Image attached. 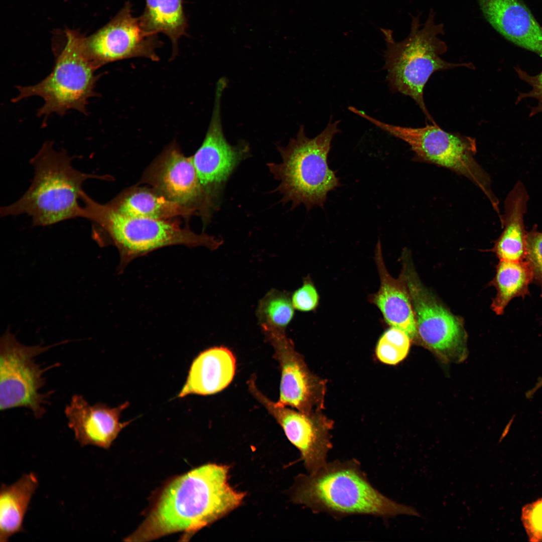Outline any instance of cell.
Returning <instances> with one entry per match:
<instances>
[{"mask_svg":"<svg viewBox=\"0 0 542 542\" xmlns=\"http://www.w3.org/2000/svg\"><path fill=\"white\" fill-rule=\"evenodd\" d=\"M528 195L523 184L518 181L504 202V213L501 216L503 231L491 250L499 260H524L527 250V234L524 216Z\"/></svg>","mask_w":542,"mask_h":542,"instance_id":"obj_20","label":"cell"},{"mask_svg":"<svg viewBox=\"0 0 542 542\" xmlns=\"http://www.w3.org/2000/svg\"><path fill=\"white\" fill-rule=\"evenodd\" d=\"M435 18L432 10L423 25L419 16H412L409 34L398 42L394 40L391 31L382 30L387 44L384 68L390 89L414 99L432 124L436 123L427 110L423 95L432 74L458 67H473L470 63H451L440 57L447 46L439 37L444 34V26L437 24Z\"/></svg>","mask_w":542,"mask_h":542,"instance_id":"obj_6","label":"cell"},{"mask_svg":"<svg viewBox=\"0 0 542 542\" xmlns=\"http://www.w3.org/2000/svg\"><path fill=\"white\" fill-rule=\"evenodd\" d=\"M248 385L250 393L276 420L288 440L299 450L309 473L324 465L333 447L330 434L332 422L318 411L306 414L273 401L259 390L253 378L248 381Z\"/></svg>","mask_w":542,"mask_h":542,"instance_id":"obj_14","label":"cell"},{"mask_svg":"<svg viewBox=\"0 0 542 542\" xmlns=\"http://www.w3.org/2000/svg\"><path fill=\"white\" fill-rule=\"evenodd\" d=\"M227 85L225 78L217 82L213 109L204 141L191 157L199 181L211 202L217 207L221 194L237 166L250 154L244 141L232 145L224 135L221 116L222 95Z\"/></svg>","mask_w":542,"mask_h":542,"instance_id":"obj_11","label":"cell"},{"mask_svg":"<svg viewBox=\"0 0 542 542\" xmlns=\"http://www.w3.org/2000/svg\"><path fill=\"white\" fill-rule=\"evenodd\" d=\"M521 519L529 541L542 542V498L523 506Z\"/></svg>","mask_w":542,"mask_h":542,"instance_id":"obj_28","label":"cell"},{"mask_svg":"<svg viewBox=\"0 0 542 542\" xmlns=\"http://www.w3.org/2000/svg\"><path fill=\"white\" fill-rule=\"evenodd\" d=\"M408 290L415 314L418 337L442 360L459 363L467 357V336L460 319L422 284L409 263L400 276Z\"/></svg>","mask_w":542,"mask_h":542,"instance_id":"obj_10","label":"cell"},{"mask_svg":"<svg viewBox=\"0 0 542 542\" xmlns=\"http://www.w3.org/2000/svg\"><path fill=\"white\" fill-rule=\"evenodd\" d=\"M483 16L501 36L542 58V27L521 0H477Z\"/></svg>","mask_w":542,"mask_h":542,"instance_id":"obj_17","label":"cell"},{"mask_svg":"<svg viewBox=\"0 0 542 542\" xmlns=\"http://www.w3.org/2000/svg\"><path fill=\"white\" fill-rule=\"evenodd\" d=\"M139 19L146 31L167 36L172 44L173 56L177 54L178 41L186 35L188 27L182 0H146Z\"/></svg>","mask_w":542,"mask_h":542,"instance_id":"obj_23","label":"cell"},{"mask_svg":"<svg viewBox=\"0 0 542 542\" xmlns=\"http://www.w3.org/2000/svg\"><path fill=\"white\" fill-rule=\"evenodd\" d=\"M375 261L380 280L378 291L371 301L381 311L392 327L405 332L413 339L418 336L416 322L410 296L401 277H392L385 266L379 240L375 250Z\"/></svg>","mask_w":542,"mask_h":542,"instance_id":"obj_19","label":"cell"},{"mask_svg":"<svg viewBox=\"0 0 542 542\" xmlns=\"http://www.w3.org/2000/svg\"><path fill=\"white\" fill-rule=\"evenodd\" d=\"M262 331L273 346L281 369L280 396L276 402L306 414L317 411L323 401V381L311 372L285 331L269 329Z\"/></svg>","mask_w":542,"mask_h":542,"instance_id":"obj_15","label":"cell"},{"mask_svg":"<svg viewBox=\"0 0 542 542\" xmlns=\"http://www.w3.org/2000/svg\"><path fill=\"white\" fill-rule=\"evenodd\" d=\"M142 181L169 200L192 209L205 221L217 208L207 196L191 157H186L172 144L149 166Z\"/></svg>","mask_w":542,"mask_h":542,"instance_id":"obj_13","label":"cell"},{"mask_svg":"<svg viewBox=\"0 0 542 542\" xmlns=\"http://www.w3.org/2000/svg\"><path fill=\"white\" fill-rule=\"evenodd\" d=\"M83 217L93 224L92 237L100 246L112 245L118 250L121 273L130 261L158 249L174 245L217 249L223 241L207 234H197L167 220L121 214L107 203H99L85 192L82 196Z\"/></svg>","mask_w":542,"mask_h":542,"instance_id":"obj_4","label":"cell"},{"mask_svg":"<svg viewBox=\"0 0 542 542\" xmlns=\"http://www.w3.org/2000/svg\"><path fill=\"white\" fill-rule=\"evenodd\" d=\"M542 386V376L538 378L536 383L533 388L528 390L526 393L525 396L527 398H531L535 392Z\"/></svg>","mask_w":542,"mask_h":542,"instance_id":"obj_31","label":"cell"},{"mask_svg":"<svg viewBox=\"0 0 542 542\" xmlns=\"http://www.w3.org/2000/svg\"><path fill=\"white\" fill-rule=\"evenodd\" d=\"M162 44L158 34L146 31L132 5L125 3L106 25L84 39L87 57L97 69L114 61L133 57L159 59L156 50Z\"/></svg>","mask_w":542,"mask_h":542,"instance_id":"obj_12","label":"cell"},{"mask_svg":"<svg viewBox=\"0 0 542 542\" xmlns=\"http://www.w3.org/2000/svg\"><path fill=\"white\" fill-rule=\"evenodd\" d=\"M353 111L406 143L417 161L445 168L467 178L483 192L494 210L499 209L489 176L475 159L477 146L474 138L447 132L436 123L418 128L403 127L381 122L356 108Z\"/></svg>","mask_w":542,"mask_h":542,"instance_id":"obj_8","label":"cell"},{"mask_svg":"<svg viewBox=\"0 0 542 542\" xmlns=\"http://www.w3.org/2000/svg\"><path fill=\"white\" fill-rule=\"evenodd\" d=\"M514 70L519 78L531 87L529 91L518 93L516 103L526 98H534L537 101V103L535 106L531 107L529 116H533L536 114H542V71L536 75H532L521 69L518 66L515 67Z\"/></svg>","mask_w":542,"mask_h":542,"instance_id":"obj_29","label":"cell"},{"mask_svg":"<svg viewBox=\"0 0 542 542\" xmlns=\"http://www.w3.org/2000/svg\"><path fill=\"white\" fill-rule=\"evenodd\" d=\"M292 499L313 512L336 517L369 515L382 518L405 514L420 517L417 510L386 497L370 483L354 459L327 462L308 475H300Z\"/></svg>","mask_w":542,"mask_h":542,"instance_id":"obj_2","label":"cell"},{"mask_svg":"<svg viewBox=\"0 0 542 542\" xmlns=\"http://www.w3.org/2000/svg\"><path fill=\"white\" fill-rule=\"evenodd\" d=\"M64 341L52 345L27 346L20 343L9 329L0 339V410L15 408L30 410L37 419L45 413L49 394L41 389L45 384L46 368L35 358Z\"/></svg>","mask_w":542,"mask_h":542,"instance_id":"obj_9","label":"cell"},{"mask_svg":"<svg viewBox=\"0 0 542 542\" xmlns=\"http://www.w3.org/2000/svg\"><path fill=\"white\" fill-rule=\"evenodd\" d=\"M72 160L64 151L55 150L51 142H46L30 160L34 170L31 185L18 200L1 208V217L25 214L35 226L83 217L82 185L88 179L102 177L77 170Z\"/></svg>","mask_w":542,"mask_h":542,"instance_id":"obj_3","label":"cell"},{"mask_svg":"<svg viewBox=\"0 0 542 542\" xmlns=\"http://www.w3.org/2000/svg\"><path fill=\"white\" fill-rule=\"evenodd\" d=\"M235 370V359L230 350L222 346L207 349L192 362L178 397L218 392L231 382Z\"/></svg>","mask_w":542,"mask_h":542,"instance_id":"obj_18","label":"cell"},{"mask_svg":"<svg viewBox=\"0 0 542 542\" xmlns=\"http://www.w3.org/2000/svg\"><path fill=\"white\" fill-rule=\"evenodd\" d=\"M128 406V401L114 408L102 402L91 405L82 395L75 394L66 406L64 413L68 427L80 446L108 449L131 422L120 421L121 413Z\"/></svg>","mask_w":542,"mask_h":542,"instance_id":"obj_16","label":"cell"},{"mask_svg":"<svg viewBox=\"0 0 542 542\" xmlns=\"http://www.w3.org/2000/svg\"><path fill=\"white\" fill-rule=\"evenodd\" d=\"M339 122L330 121L313 139L307 137L301 125L287 146H277L281 162L267 165L279 182L275 191L282 195L281 202H291L292 209L301 204L307 210L316 205L322 207L328 193L340 186L339 179L327 163L332 140L339 131Z\"/></svg>","mask_w":542,"mask_h":542,"instance_id":"obj_5","label":"cell"},{"mask_svg":"<svg viewBox=\"0 0 542 542\" xmlns=\"http://www.w3.org/2000/svg\"><path fill=\"white\" fill-rule=\"evenodd\" d=\"M107 203L121 214L154 219L167 220L198 214L192 209L169 200L153 188L129 189Z\"/></svg>","mask_w":542,"mask_h":542,"instance_id":"obj_21","label":"cell"},{"mask_svg":"<svg viewBox=\"0 0 542 542\" xmlns=\"http://www.w3.org/2000/svg\"><path fill=\"white\" fill-rule=\"evenodd\" d=\"M531 282V271L525 260H500L495 277L491 282V285L497 291L491 305L492 310L497 315H502L512 299L518 297L524 298L529 294L528 286Z\"/></svg>","mask_w":542,"mask_h":542,"instance_id":"obj_24","label":"cell"},{"mask_svg":"<svg viewBox=\"0 0 542 542\" xmlns=\"http://www.w3.org/2000/svg\"><path fill=\"white\" fill-rule=\"evenodd\" d=\"M411 339L403 331L391 327L383 334L378 341L376 349L378 358L388 364L399 363L409 353Z\"/></svg>","mask_w":542,"mask_h":542,"instance_id":"obj_26","label":"cell"},{"mask_svg":"<svg viewBox=\"0 0 542 542\" xmlns=\"http://www.w3.org/2000/svg\"><path fill=\"white\" fill-rule=\"evenodd\" d=\"M229 471L228 465L208 463L172 479L145 520L125 540L147 541L179 532L188 539L228 514L246 495L230 485Z\"/></svg>","mask_w":542,"mask_h":542,"instance_id":"obj_1","label":"cell"},{"mask_svg":"<svg viewBox=\"0 0 542 542\" xmlns=\"http://www.w3.org/2000/svg\"><path fill=\"white\" fill-rule=\"evenodd\" d=\"M256 314L261 329L285 331L294 315L289 294L276 289L270 290L259 301Z\"/></svg>","mask_w":542,"mask_h":542,"instance_id":"obj_25","label":"cell"},{"mask_svg":"<svg viewBox=\"0 0 542 542\" xmlns=\"http://www.w3.org/2000/svg\"><path fill=\"white\" fill-rule=\"evenodd\" d=\"M291 300L294 309L308 312L316 308L319 296L314 285L309 280H306L302 287L293 293Z\"/></svg>","mask_w":542,"mask_h":542,"instance_id":"obj_30","label":"cell"},{"mask_svg":"<svg viewBox=\"0 0 542 542\" xmlns=\"http://www.w3.org/2000/svg\"><path fill=\"white\" fill-rule=\"evenodd\" d=\"M65 45L55 61L52 72L39 83L31 86H17L19 94L13 99L18 102L30 96H40L44 100L38 115L47 117L52 113L63 115L75 109L87 114L88 99L97 96L95 91L100 75L87 57L84 39L76 30L67 29Z\"/></svg>","mask_w":542,"mask_h":542,"instance_id":"obj_7","label":"cell"},{"mask_svg":"<svg viewBox=\"0 0 542 542\" xmlns=\"http://www.w3.org/2000/svg\"><path fill=\"white\" fill-rule=\"evenodd\" d=\"M39 485L33 472L23 474L10 485L3 484L0 490V541L7 542L24 531V520L32 498Z\"/></svg>","mask_w":542,"mask_h":542,"instance_id":"obj_22","label":"cell"},{"mask_svg":"<svg viewBox=\"0 0 542 542\" xmlns=\"http://www.w3.org/2000/svg\"><path fill=\"white\" fill-rule=\"evenodd\" d=\"M525 260L530 268L532 282L540 289L542 297V232L533 227L527 234V250Z\"/></svg>","mask_w":542,"mask_h":542,"instance_id":"obj_27","label":"cell"}]
</instances>
